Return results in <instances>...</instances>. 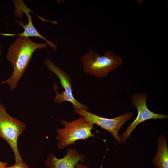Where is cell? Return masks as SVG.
<instances>
[{"instance_id": "3", "label": "cell", "mask_w": 168, "mask_h": 168, "mask_svg": "<svg viewBox=\"0 0 168 168\" xmlns=\"http://www.w3.org/2000/svg\"><path fill=\"white\" fill-rule=\"evenodd\" d=\"M61 123L64 128L56 129V139L58 141L57 147L59 149H63L68 145L74 144L76 140H84L95 136L91 131L94 129V124L82 116L71 122L62 119Z\"/></svg>"}, {"instance_id": "7", "label": "cell", "mask_w": 168, "mask_h": 168, "mask_svg": "<svg viewBox=\"0 0 168 168\" xmlns=\"http://www.w3.org/2000/svg\"><path fill=\"white\" fill-rule=\"evenodd\" d=\"M148 96L144 93H136L132 96L131 103L137 108L138 113L135 120L127 128L120 138L121 142H125L130 136L131 133L140 123L150 119H163L168 116L156 113L150 110L147 106L146 101Z\"/></svg>"}, {"instance_id": "10", "label": "cell", "mask_w": 168, "mask_h": 168, "mask_svg": "<svg viewBox=\"0 0 168 168\" xmlns=\"http://www.w3.org/2000/svg\"><path fill=\"white\" fill-rule=\"evenodd\" d=\"M157 152L152 162L158 168H168V148L166 138L161 136L158 139Z\"/></svg>"}, {"instance_id": "11", "label": "cell", "mask_w": 168, "mask_h": 168, "mask_svg": "<svg viewBox=\"0 0 168 168\" xmlns=\"http://www.w3.org/2000/svg\"><path fill=\"white\" fill-rule=\"evenodd\" d=\"M4 168H29V167L25 162H23L19 163H15L12 166L9 167L6 166Z\"/></svg>"}, {"instance_id": "5", "label": "cell", "mask_w": 168, "mask_h": 168, "mask_svg": "<svg viewBox=\"0 0 168 168\" xmlns=\"http://www.w3.org/2000/svg\"><path fill=\"white\" fill-rule=\"evenodd\" d=\"M44 63L50 71L58 77L62 87L64 89L61 93H58L56 86L54 85V88L56 96L54 98V101L60 104L64 101L70 102L72 104L74 109H84L88 111V108L86 105L81 103L74 97L72 81L68 75L49 59H45Z\"/></svg>"}, {"instance_id": "2", "label": "cell", "mask_w": 168, "mask_h": 168, "mask_svg": "<svg viewBox=\"0 0 168 168\" xmlns=\"http://www.w3.org/2000/svg\"><path fill=\"white\" fill-rule=\"evenodd\" d=\"M81 61L83 72L96 78L106 77L123 63V58L112 51L101 55L92 49L82 56Z\"/></svg>"}, {"instance_id": "9", "label": "cell", "mask_w": 168, "mask_h": 168, "mask_svg": "<svg viewBox=\"0 0 168 168\" xmlns=\"http://www.w3.org/2000/svg\"><path fill=\"white\" fill-rule=\"evenodd\" d=\"M66 152V155L61 159L54 153L49 154L44 162L46 168H74L79 161L84 162L85 156L80 154L76 149L68 147Z\"/></svg>"}, {"instance_id": "4", "label": "cell", "mask_w": 168, "mask_h": 168, "mask_svg": "<svg viewBox=\"0 0 168 168\" xmlns=\"http://www.w3.org/2000/svg\"><path fill=\"white\" fill-rule=\"evenodd\" d=\"M26 128V125L9 115L4 105L0 103V137L5 140L12 149L15 163L23 162L17 147V140Z\"/></svg>"}, {"instance_id": "6", "label": "cell", "mask_w": 168, "mask_h": 168, "mask_svg": "<svg viewBox=\"0 0 168 168\" xmlns=\"http://www.w3.org/2000/svg\"><path fill=\"white\" fill-rule=\"evenodd\" d=\"M74 111L89 122L97 124L110 132L119 144L121 142L118 132L121 127L131 119L133 115L132 112H128L113 119H108L100 117L84 109H74Z\"/></svg>"}, {"instance_id": "8", "label": "cell", "mask_w": 168, "mask_h": 168, "mask_svg": "<svg viewBox=\"0 0 168 168\" xmlns=\"http://www.w3.org/2000/svg\"><path fill=\"white\" fill-rule=\"evenodd\" d=\"M14 5L15 7L16 15L21 12L25 13L28 18V22L26 25H24L23 21L17 20L16 21V23L18 24L24 29V31L22 33L17 34H7L6 35L14 36L18 35L21 36L29 38L30 37H39L44 40L47 44L49 45L54 51L57 50V45L52 42L48 40L46 38L41 35L37 30L34 26L31 18V16L29 14L30 11L25 4L21 0H14L13 1Z\"/></svg>"}, {"instance_id": "1", "label": "cell", "mask_w": 168, "mask_h": 168, "mask_svg": "<svg viewBox=\"0 0 168 168\" xmlns=\"http://www.w3.org/2000/svg\"><path fill=\"white\" fill-rule=\"evenodd\" d=\"M47 46V43H36L29 38L18 36L9 46L6 55L7 59L13 67V73L9 78L0 83H7L11 90L15 88L26 69L33 53L36 49L45 48Z\"/></svg>"}, {"instance_id": "12", "label": "cell", "mask_w": 168, "mask_h": 168, "mask_svg": "<svg viewBox=\"0 0 168 168\" xmlns=\"http://www.w3.org/2000/svg\"><path fill=\"white\" fill-rule=\"evenodd\" d=\"M74 168H89V167L83 165L81 163H78L76 165Z\"/></svg>"}, {"instance_id": "13", "label": "cell", "mask_w": 168, "mask_h": 168, "mask_svg": "<svg viewBox=\"0 0 168 168\" xmlns=\"http://www.w3.org/2000/svg\"><path fill=\"white\" fill-rule=\"evenodd\" d=\"M7 163L0 161V168H4L7 165Z\"/></svg>"}, {"instance_id": "14", "label": "cell", "mask_w": 168, "mask_h": 168, "mask_svg": "<svg viewBox=\"0 0 168 168\" xmlns=\"http://www.w3.org/2000/svg\"></svg>"}]
</instances>
